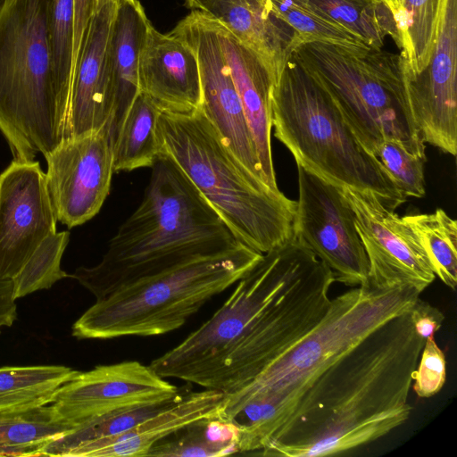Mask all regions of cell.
Returning <instances> with one entry per match:
<instances>
[{
	"mask_svg": "<svg viewBox=\"0 0 457 457\" xmlns=\"http://www.w3.org/2000/svg\"><path fill=\"white\" fill-rule=\"evenodd\" d=\"M410 312L388 320L332 364L283 436L262 455L339 454L405 423L412 410L411 373L425 343Z\"/></svg>",
	"mask_w": 457,
	"mask_h": 457,
	"instance_id": "6da1fadb",
	"label": "cell"
},
{
	"mask_svg": "<svg viewBox=\"0 0 457 457\" xmlns=\"http://www.w3.org/2000/svg\"><path fill=\"white\" fill-rule=\"evenodd\" d=\"M411 287H354L331 299L325 317L248 383L224 394L220 418L239 429V453L274 445L295 418L319 378L388 320L410 312L420 297Z\"/></svg>",
	"mask_w": 457,
	"mask_h": 457,
	"instance_id": "7a4b0ae2",
	"label": "cell"
},
{
	"mask_svg": "<svg viewBox=\"0 0 457 457\" xmlns=\"http://www.w3.org/2000/svg\"><path fill=\"white\" fill-rule=\"evenodd\" d=\"M239 242L177 163L159 153L140 204L120 226L101 261L70 278L101 299L137 279Z\"/></svg>",
	"mask_w": 457,
	"mask_h": 457,
	"instance_id": "3957f363",
	"label": "cell"
},
{
	"mask_svg": "<svg viewBox=\"0 0 457 457\" xmlns=\"http://www.w3.org/2000/svg\"><path fill=\"white\" fill-rule=\"evenodd\" d=\"M156 135L159 153L177 163L239 242L266 253L293 237L296 201L254 177L201 108L162 112Z\"/></svg>",
	"mask_w": 457,
	"mask_h": 457,
	"instance_id": "277c9868",
	"label": "cell"
},
{
	"mask_svg": "<svg viewBox=\"0 0 457 457\" xmlns=\"http://www.w3.org/2000/svg\"><path fill=\"white\" fill-rule=\"evenodd\" d=\"M51 0H0V131L15 161L46 156L64 139L70 99L49 39Z\"/></svg>",
	"mask_w": 457,
	"mask_h": 457,
	"instance_id": "5b68a950",
	"label": "cell"
},
{
	"mask_svg": "<svg viewBox=\"0 0 457 457\" xmlns=\"http://www.w3.org/2000/svg\"><path fill=\"white\" fill-rule=\"evenodd\" d=\"M274 137L295 163L339 187L372 192L388 209L406 202L378 159L359 143L339 109L293 54L270 93Z\"/></svg>",
	"mask_w": 457,
	"mask_h": 457,
	"instance_id": "8992f818",
	"label": "cell"
},
{
	"mask_svg": "<svg viewBox=\"0 0 457 457\" xmlns=\"http://www.w3.org/2000/svg\"><path fill=\"white\" fill-rule=\"evenodd\" d=\"M262 256L238 243L137 279L97 299L75 321L72 336L112 339L178 329L205 303L247 274Z\"/></svg>",
	"mask_w": 457,
	"mask_h": 457,
	"instance_id": "52a82bcc",
	"label": "cell"
},
{
	"mask_svg": "<svg viewBox=\"0 0 457 457\" xmlns=\"http://www.w3.org/2000/svg\"><path fill=\"white\" fill-rule=\"evenodd\" d=\"M292 54L328 92L369 154L375 156L383 141L394 140L427 161L409 108L400 54L320 41L302 43Z\"/></svg>",
	"mask_w": 457,
	"mask_h": 457,
	"instance_id": "ba28073f",
	"label": "cell"
},
{
	"mask_svg": "<svg viewBox=\"0 0 457 457\" xmlns=\"http://www.w3.org/2000/svg\"><path fill=\"white\" fill-rule=\"evenodd\" d=\"M318 259L294 237L263 253L207 321L149 366L164 378L208 388L228 352Z\"/></svg>",
	"mask_w": 457,
	"mask_h": 457,
	"instance_id": "9c48e42d",
	"label": "cell"
},
{
	"mask_svg": "<svg viewBox=\"0 0 457 457\" xmlns=\"http://www.w3.org/2000/svg\"><path fill=\"white\" fill-rule=\"evenodd\" d=\"M334 282L332 270L317 261L228 352L208 389L238 390L309 333L330 307Z\"/></svg>",
	"mask_w": 457,
	"mask_h": 457,
	"instance_id": "30bf717a",
	"label": "cell"
},
{
	"mask_svg": "<svg viewBox=\"0 0 457 457\" xmlns=\"http://www.w3.org/2000/svg\"><path fill=\"white\" fill-rule=\"evenodd\" d=\"M293 237L332 270L335 282L369 287V261L353 212L337 187L299 164Z\"/></svg>",
	"mask_w": 457,
	"mask_h": 457,
	"instance_id": "8fae6325",
	"label": "cell"
},
{
	"mask_svg": "<svg viewBox=\"0 0 457 457\" xmlns=\"http://www.w3.org/2000/svg\"><path fill=\"white\" fill-rule=\"evenodd\" d=\"M170 33L190 47L196 57L203 112L237 159L266 184L244 108L217 37L213 17L200 10H191Z\"/></svg>",
	"mask_w": 457,
	"mask_h": 457,
	"instance_id": "7c38bea8",
	"label": "cell"
},
{
	"mask_svg": "<svg viewBox=\"0 0 457 457\" xmlns=\"http://www.w3.org/2000/svg\"><path fill=\"white\" fill-rule=\"evenodd\" d=\"M369 261V287H411L422 293L436 278L431 263L403 217L369 191L341 187Z\"/></svg>",
	"mask_w": 457,
	"mask_h": 457,
	"instance_id": "4fadbf2b",
	"label": "cell"
},
{
	"mask_svg": "<svg viewBox=\"0 0 457 457\" xmlns=\"http://www.w3.org/2000/svg\"><path fill=\"white\" fill-rule=\"evenodd\" d=\"M45 158L57 220L71 228L96 216L110 193L114 172L108 127L63 139Z\"/></svg>",
	"mask_w": 457,
	"mask_h": 457,
	"instance_id": "5bb4252c",
	"label": "cell"
},
{
	"mask_svg": "<svg viewBox=\"0 0 457 457\" xmlns=\"http://www.w3.org/2000/svg\"><path fill=\"white\" fill-rule=\"evenodd\" d=\"M409 108L424 143L457 153V0H441L432 55L415 74L402 71Z\"/></svg>",
	"mask_w": 457,
	"mask_h": 457,
	"instance_id": "9a60e30c",
	"label": "cell"
},
{
	"mask_svg": "<svg viewBox=\"0 0 457 457\" xmlns=\"http://www.w3.org/2000/svg\"><path fill=\"white\" fill-rule=\"evenodd\" d=\"M57 219L37 161H15L0 173V280L12 279Z\"/></svg>",
	"mask_w": 457,
	"mask_h": 457,
	"instance_id": "2e32d148",
	"label": "cell"
},
{
	"mask_svg": "<svg viewBox=\"0 0 457 457\" xmlns=\"http://www.w3.org/2000/svg\"><path fill=\"white\" fill-rule=\"evenodd\" d=\"M183 389L137 361L79 371L55 392L51 404L76 426L133 405L172 399Z\"/></svg>",
	"mask_w": 457,
	"mask_h": 457,
	"instance_id": "e0dca14e",
	"label": "cell"
},
{
	"mask_svg": "<svg viewBox=\"0 0 457 457\" xmlns=\"http://www.w3.org/2000/svg\"><path fill=\"white\" fill-rule=\"evenodd\" d=\"M118 4L101 0L91 17L75 67L64 139L107 126L112 117L109 44Z\"/></svg>",
	"mask_w": 457,
	"mask_h": 457,
	"instance_id": "ac0fdd59",
	"label": "cell"
},
{
	"mask_svg": "<svg viewBox=\"0 0 457 457\" xmlns=\"http://www.w3.org/2000/svg\"><path fill=\"white\" fill-rule=\"evenodd\" d=\"M138 87L162 112L186 114L201 107L200 73L195 54L179 38L159 32L151 23L139 52Z\"/></svg>",
	"mask_w": 457,
	"mask_h": 457,
	"instance_id": "d6986e66",
	"label": "cell"
},
{
	"mask_svg": "<svg viewBox=\"0 0 457 457\" xmlns=\"http://www.w3.org/2000/svg\"><path fill=\"white\" fill-rule=\"evenodd\" d=\"M218 20L251 50L274 84L297 45L294 29L270 9L266 0H185Z\"/></svg>",
	"mask_w": 457,
	"mask_h": 457,
	"instance_id": "ffe728a7",
	"label": "cell"
},
{
	"mask_svg": "<svg viewBox=\"0 0 457 457\" xmlns=\"http://www.w3.org/2000/svg\"><path fill=\"white\" fill-rule=\"evenodd\" d=\"M217 37L253 138L268 187L279 192L271 151L270 93L274 82L257 56L214 17Z\"/></svg>",
	"mask_w": 457,
	"mask_h": 457,
	"instance_id": "44dd1931",
	"label": "cell"
},
{
	"mask_svg": "<svg viewBox=\"0 0 457 457\" xmlns=\"http://www.w3.org/2000/svg\"><path fill=\"white\" fill-rule=\"evenodd\" d=\"M224 393L204 388L184 391L165 410L112 437L87 443L71 450L67 457H142L159 441L185 426L206 418L219 417Z\"/></svg>",
	"mask_w": 457,
	"mask_h": 457,
	"instance_id": "7402d4cb",
	"label": "cell"
},
{
	"mask_svg": "<svg viewBox=\"0 0 457 457\" xmlns=\"http://www.w3.org/2000/svg\"><path fill=\"white\" fill-rule=\"evenodd\" d=\"M150 23L138 0H126L118 4L109 44L112 117L107 127L112 145L139 93V52Z\"/></svg>",
	"mask_w": 457,
	"mask_h": 457,
	"instance_id": "603a6c76",
	"label": "cell"
},
{
	"mask_svg": "<svg viewBox=\"0 0 457 457\" xmlns=\"http://www.w3.org/2000/svg\"><path fill=\"white\" fill-rule=\"evenodd\" d=\"M75 428L51 403L0 410V457L42 456L49 443Z\"/></svg>",
	"mask_w": 457,
	"mask_h": 457,
	"instance_id": "cb8c5ba5",
	"label": "cell"
},
{
	"mask_svg": "<svg viewBox=\"0 0 457 457\" xmlns=\"http://www.w3.org/2000/svg\"><path fill=\"white\" fill-rule=\"evenodd\" d=\"M162 110L139 91L112 141L113 171H131L153 165L159 154L156 135Z\"/></svg>",
	"mask_w": 457,
	"mask_h": 457,
	"instance_id": "d4e9b609",
	"label": "cell"
},
{
	"mask_svg": "<svg viewBox=\"0 0 457 457\" xmlns=\"http://www.w3.org/2000/svg\"><path fill=\"white\" fill-rule=\"evenodd\" d=\"M240 432L219 417L192 422L156 443L146 456L220 457L239 453Z\"/></svg>",
	"mask_w": 457,
	"mask_h": 457,
	"instance_id": "484cf974",
	"label": "cell"
},
{
	"mask_svg": "<svg viewBox=\"0 0 457 457\" xmlns=\"http://www.w3.org/2000/svg\"><path fill=\"white\" fill-rule=\"evenodd\" d=\"M441 0H398L394 15L402 71L415 74L428 64L435 46Z\"/></svg>",
	"mask_w": 457,
	"mask_h": 457,
	"instance_id": "4316f807",
	"label": "cell"
},
{
	"mask_svg": "<svg viewBox=\"0 0 457 457\" xmlns=\"http://www.w3.org/2000/svg\"><path fill=\"white\" fill-rule=\"evenodd\" d=\"M370 48L382 49L389 36L399 48L395 18L382 0H307Z\"/></svg>",
	"mask_w": 457,
	"mask_h": 457,
	"instance_id": "83f0119b",
	"label": "cell"
},
{
	"mask_svg": "<svg viewBox=\"0 0 457 457\" xmlns=\"http://www.w3.org/2000/svg\"><path fill=\"white\" fill-rule=\"evenodd\" d=\"M79 371L62 365L0 368V410L52 403L55 392Z\"/></svg>",
	"mask_w": 457,
	"mask_h": 457,
	"instance_id": "f1b7e54d",
	"label": "cell"
},
{
	"mask_svg": "<svg viewBox=\"0 0 457 457\" xmlns=\"http://www.w3.org/2000/svg\"><path fill=\"white\" fill-rule=\"evenodd\" d=\"M172 399L133 405L87 420L49 443L42 456L67 457L74 448L120 435L176 403Z\"/></svg>",
	"mask_w": 457,
	"mask_h": 457,
	"instance_id": "f546056e",
	"label": "cell"
},
{
	"mask_svg": "<svg viewBox=\"0 0 457 457\" xmlns=\"http://www.w3.org/2000/svg\"><path fill=\"white\" fill-rule=\"evenodd\" d=\"M416 235L436 277L448 287L457 284V222L443 209L403 216Z\"/></svg>",
	"mask_w": 457,
	"mask_h": 457,
	"instance_id": "4dcf8cb0",
	"label": "cell"
},
{
	"mask_svg": "<svg viewBox=\"0 0 457 457\" xmlns=\"http://www.w3.org/2000/svg\"><path fill=\"white\" fill-rule=\"evenodd\" d=\"M266 1L274 13L294 29L296 36V46L311 41L345 46H366L325 13L313 7L307 0Z\"/></svg>",
	"mask_w": 457,
	"mask_h": 457,
	"instance_id": "1f68e13d",
	"label": "cell"
},
{
	"mask_svg": "<svg viewBox=\"0 0 457 457\" xmlns=\"http://www.w3.org/2000/svg\"><path fill=\"white\" fill-rule=\"evenodd\" d=\"M69 239L70 232L56 231L40 243L12 279L16 300L35 291L50 288L55 282L70 277L61 269V260Z\"/></svg>",
	"mask_w": 457,
	"mask_h": 457,
	"instance_id": "d6a6232c",
	"label": "cell"
},
{
	"mask_svg": "<svg viewBox=\"0 0 457 457\" xmlns=\"http://www.w3.org/2000/svg\"><path fill=\"white\" fill-rule=\"evenodd\" d=\"M74 0H51L49 39L54 75L61 91L70 99L72 79Z\"/></svg>",
	"mask_w": 457,
	"mask_h": 457,
	"instance_id": "836d02e7",
	"label": "cell"
},
{
	"mask_svg": "<svg viewBox=\"0 0 457 457\" xmlns=\"http://www.w3.org/2000/svg\"><path fill=\"white\" fill-rule=\"evenodd\" d=\"M375 156L406 197L421 198L425 195V161L394 140L383 141Z\"/></svg>",
	"mask_w": 457,
	"mask_h": 457,
	"instance_id": "e575fe53",
	"label": "cell"
},
{
	"mask_svg": "<svg viewBox=\"0 0 457 457\" xmlns=\"http://www.w3.org/2000/svg\"><path fill=\"white\" fill-rule=\"evenodd\" d=\"M420 357L411 373L412 387L419 397L428 398L442 389L446 378L445 357L435 337L425 340Z\"/></svg>",
	"mask_w": 457,
	"mask_h": 457,
	"instance_id": "d590c367",
	"label": "cell"
},
{
	"mask_svg": "<svg viewBox=\"0 0 457 457\" xmlns=\"http://www.w3.org/2000/svg\"><path fill=\"white\" fill-rule=\"evenodd\" d=\"M410 315L417 334L425 340L435 337L445 320V315L438 308L420 297L414 303Z\"/></svg>",
	"mask_w": 457,
	"mask_h": 457,
	"instance_id": "8d00e7d4",
	"label": "cell"
},
{
	"mask_svg": "<svg viewBox=\"0 0 457 457\" xmlns=\"http://www.w3.org/2000/svg\"><path fill=\"white\" fill-rule=\"evenodd\" d=\"M101 0H74V29L72 48L73 74L87 24ZM118 4L126 0H112Z\"/></svg>",
	"mask_w": 457,
	"mask_h": 457,
	"instance_id": "74e56055",
	"label": "cell"
},
{
	"mask_svg": "<svg viewBox=\"0 0 457 457\" xmlns=\"http://www.w3.org/2000/svg\"><path fill=\"white\" fill-rule=\"evenodd\" d=\"M15 301L12 280H0V331L4 327H11L17 318Z\"/></svg>",
	"mask_w": 457,
	"mask_h": 457,
	"instance_id": "f35d334b",
	"label": "cell"
},
{
	"mask_svg": "<svg viewBox=\"0 0 457 457\" xmlns=\"http://www.w3.org/2000/svg\"><path fill=\"white\" fill-rule=\"evenodd\" d=\"M382 1L387 5V7L392 12L393 15H395V13L397 10V6H398V0H382Z\"/></svg>",
	"mask_w": 457,
	"mask_h": 457,
	"instance_id": "ab89813d",
	"label": "cell"
}]
</instances>
